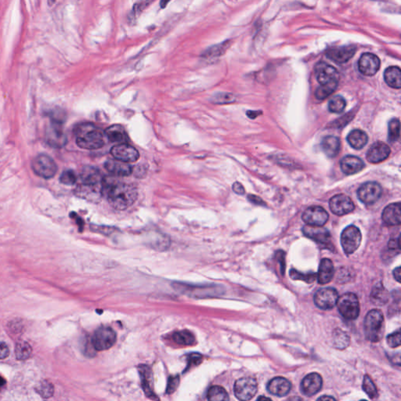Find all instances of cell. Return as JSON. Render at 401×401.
Instances as JSON below:
<instances>
[{
	"label": "cell",
	"mask_w": 401,
	"mask_h": 401,
	"mask_svg": "<svg viewBox=\"0 0 401 401\" xmlns=\"http://www.w3.org/2000/svg\"><path fill=\"white\" fill-rule=\"evenodd\" d=\"M10 354L8 346L5 342H0V360L7 358Z\"/></svg>",
	"instance_id": "cell-50"
},
{
	"label": "cell",
	"mask_w": 401,
	"mask_h": 401,
	"mask_svg": "<svg viewBox=\"0 0 401 401\" xmlns=\"http://www.w3.org/2000/svg\"><path fill=\"white\" fill-rule=\"evenodd\" d=\"M323 384L321 376L317 373L307 375L301 383V390L305 396H312L320 391Z\"/></svg>",
	"instance_id": "cell-19"
},
{
	"label": "cell",
	"mask_w": 401,
	"mask_h": 401,
	"mask_svg": "<svg viewBox=\"0 0 401 401\" xmlns=\"http://www.w3.org/2000/svg\"><path fill=\"white\" fill-rule=\"evenodd\" d=\"M314 74L320 87L335 92L338 87L339 74L334 67L326 62H319L314 68Z\"/></svg>",
	"instance_id": "cell-4"
},
{
	"label": "cell",
	"mask_w": 401,
	"mask_h": 401,
	"mask_svg": "<svg viewBox=\"0 0 401 401\" xmlns=\"http://www.w3.org/2000/svg\"><path fill=\"white\" fill-rule=\"evenodd\" d=\"M5 384L6 380L2 376H0V387H4Z\"/></svg>",
	"instance_id": "cell-59"
},
{
	"label": "cell",
	"mask_w": 401,
	"mask_h": 401,
	"mask_svg": "<svg viewBox=\"0 0 401 401\" xmlns=\"http://www.w3.org/2000/svg\"><path fill=\"white\" fill-rule=\"evenodd\" d=\"M111 156L117 160L127 162V163L136 162L140 158L138 150L126 143L114 146L111 148Z\"/></svg>",
	"instance_id": "cell-16"
},
{
	"label": "cell",
	"mask_w": 401,
	"mask_h": 401,
	"mask_svg": "<svg viewBox=\"0 0 401 401\" xmlns=\"http://www.w3.org/2000/svg\"><path fill=\"white\" fill-rule=\"evenodd\" d=\"M71 216H73V218L76 219V220H77V223H78V224L80 225V228H83V220H82L81 218H80V217L77 216V215L75 214L74 213H71Z\"/></svg>",
	"instance_id": "cell-56"
},
{
	"label": "cell",
	"mask_w": 401,
	"mask_h": 401,
	"mask_svg": "<svg viewBox=\"0 0 401 401\" xmlns=\"http://www.w3.org/2000/svg\"><path fill=\"white\" fill-rule=\"evenodd\" d=\"M230 45H231L230 41L223 42L220 44L214 45V46L205 50L202 53V56L204 58H207V59L221 56L222 55L226 53V50L229 48Z\"/></svg>",
	"instance_id": "cell-34"
},
{
	"label": "cell",
	"mask_w": 401,
	"mask_h": 401,
	"mask_svg": "<svg viewBox=\"0 0 401 401\" xmlns=\"http://www.w3.org/2000/svg\"><path fill=\"white\" fill-rule=\"evenodd\" d=\"M305 236L314 240L319 244H327L330 242L331 235L329 231L321 226H314L307 225L302 229Z\"/></svg>",
	"instance_id": "cell-22"
},
{
	"label": "cell",
	"mask_w": 401,
	"mask_h": 401,
	"mask_svg": "<svg viewBox=\"0 0 401 401\" xmlns=\"http://www.w3.org/2000/svg\"><path fill=\"white\" fill-rule=\"evenodd\" d=\"M207 398L211 401H226L229 399V396L224 388L220 386H214L208 390Z\"/></svg>",
	"instance_id": "cell-38"
},
{
	"label": "cell",
	"mask_w": 401,
	"mask_h": 401,
	"mask_svg": "<svg viewBox=\"0 0 401 401\" xmlns=\"http://www.w3.org/2000/svg\"><path fill=\"white\" fill-rule=\"evenodd\" d=\"M116 342V334L111 328H99L92 336V344L95 350L98 351L108 350L113 347Z\"/></svg>",
	"instance_id": "cell-8"
},
{
	"label": "cell",
	"mask_w": 401,
	"mask_h": 401,
	"mask_svg": "<svg viewBox=\"0 0 401 401\" xmlns=\"http://www.w3.org/2000/svg\"><path fill=\"white\" fill-rule=\"evenodd\" d=\"M37 392L43 398H49L50 396H53V392H54V389H53V386L51 383L49 381H42L38 387H37Z\"/></svg>",
	"instance_id": "cell-44"
},
{
	"label": "cell",
	"mask_w": 401,
	"mask_h": 401,
	"mask_svg": "<svg viewBox=\"0 0 401 401\" xmlns=\"http://www.w3.org/2000/svg\"><path fill=\"white\" fill-rule=\"evenodd\" d=\"M179 381H180V378L179 377H171L168 380V387H167V393L170 394V393H174L177 387L179 386Z\"/></svg>",
	"instance_id": "cell-49"
},
{
	"label": "cell",
	"mask_w": 401,
	"mask_h": 401,
	"mask_svg": "<svg viewBox=\"0 0 401 401\" xmlns=\"http://www.w3.org/2000/svg\"><path fill=\"white\" fill-rule=\"evenodd\" d=\"M345 99L341 96H335L330 100L329 103V109L330 112L341 113L345 109Z\"/></svg>",
	"instance_id": "cell-40"
},
{
	"label": "cell",
	"mask_w": 401,
	"mask_h": 401,
	"mask_svg": "<svg viewBox=\"0 0 401 401\" xmlns=\"http://www.w3.org/2000/svg\"><path fill=\"white\" fill-rule=\"evenodd\" d=\"M75 142L79 147L86 150H97L104 145L105 135L93 124L84 122L77 125L74 129Z\"/></svg>",
	"instance_id": "cell-2"
},
{
	"label": "cell",
	"mask_w": 401,
	"mask_h": 401,
	"mask_svg": "<svg viewBox=\"0 0 401 401\" xmlns=\"http://www.w3.org/2000/svg\"><path fill=\"white\" fill-rule=\"evenodd\" d=\"M390 147L385 143L378 142L374 144L367 153V159L371 163L377 164L388 159L390 156Z\"/></svg>",
	"instance_id": "cell-20"
},
{
	"label": "cell",
	"mask_w": 401,
	"mask_h": 401,
	"mask_svg": "<svg viewBox=\"0 0 401 401\" xmlns=\"http://www.w3.org/2000/svg\"><path fill=\"white\" fill-rule=\"evenodd\" d=\"M347 141L352 147L360 150L366 145L368 141V137L366 132L364 131L354 129L349 133Z\"/></svg>",
	"instance_id": "cell-32"
},
{
	"label": "cell",
	"mask_w": 401,
	"mask_h": 401,
	"mask_svg": "<svg viewBox=\"0 0 401 401\" xmlns=\"http://www.w3.org/2000/svg\"><path fill=\"white\" fill-rule=\"evenodd\" d=\"M318 400H335V399L332 396H323L318 398Z\"/></svg>",
	"instance_id": "cell-58"
},
{
	"label": "cell",
	"mask_w": 401,
	"mask_h": 401,
	"mask_svg": "<svg viewBox=\"0 0 401 401\" xmlns=\"http://www.w3.org/2000/svg\"><path fill=\"white\" fill-rule=\"evenodd\" d=\"M258 399L259 400H263V399H268V400H271V399L268 397H265V396H259V398H258Z\"/></svg>",
	"instance_id": "cell-60"
},
{
	"label": "cell",
	"mask_w": 401,
	"mask_h": 401,
	"mask_svg": "<svg viewBox=\"0 0 401 401\" xmlns=\"http://www.w3.org/2000/svg\"><path fill=\"white\" fill-rule=\"evenodd\" d=\"M332 338H333L332 340H333L334 347H336L337 349L343 350V349L347 348L350 344V337L341 329H335L333 332Z\"/></svg>",
	"instance_id": "cell-37"
},
{
	"label": "cell",
	"mask_w": 401,
	"mask_h": 401,
	"mask_svg": "<svg viewBox=\"0 0 401 401\" xmlns=\"http://www.w3.org/2000/svg\"><path fill=\"white\" fill-rule=\"evenodd\" d=\"M63 116L56 112L50 118V124L46 131V141L51 147L61 148L66 144L67 137L64 132Z\"/></svg>",
	"instance_id": "cell-5"
},
{
	"label": "cell",
	"mask_w": 401,
	"mask_h": 401,
	"mask_svg": "<svg viewBox=\"0 0 401 401\" xmlns=\"http://www.w3.org/2000/svg\"><path fill=\"white\" fill-rule=\"evenodd\" d=\"M381 62L376 55L365 53L358 61V69L361 74L366 76H373L378 72Z\"/></svg>",
	"instance_id": "cell-15"
},
{
	"label": "cell",
	"mask_w": 401,
	"mask_h": 401,
	"mask_svg": "<svg viewBox=\"0 0 401 401\" xmlns=\"http://www.w3.org/2000/svg\"><path fill=\"white\" fill-rule=\"evenodd\" d=\"M249 200L253 203L256 204V205H265L264 202L263 200L261 199L259 197L255 196V195H250L248 196Z\"/></svg>",
	"instance_id": "cell-54"
},
{
	"label": "cell",
	"mask_w": 401,
	"mask_h": 401,
	"mask_svg": "<svg viewBox=\"0 0 401 401\" xmlns=\"http://www.w3.org/2000/svg\"><path fill=\"white\" fill-rule=\"evenodd\" d=\"M381 186L376 182H367L359 187L357 196L360 202L372 205L379 199L381 195Z\"/></svg>",
	"instance_id": "cell-11"
},
{
	"label": "cell",
	"mask_w": 401,
	"mask_h": 401,
	"mask_svg": "<svg viewBox=\"0 0 401 401\" xmlns=\"http://www.w3.org/2000/svg\"><path fill=\"white\" fill-rule=\"evenodd\" d=\"M74 192L75 195L80 198L97 202L102 197V184L88 185L80 183Z\"/></svg>",
	"instance_id": "cell-21"
},
{
	"label": "cell",
	"mask_w": 401,
	"mask_h": 401,
	"mask_svg": "<svg viewBox=\"0 0 401 401\" xmlns=\"http://www.w3.org/2000/svg\"><path fill=\"white\" fill-rule=\"evenodd\" d=\"M362 235L359 228L355 226H349L342 231L341 235V244L347 254L354 253L361 243Z\"/></svg>",
	"instance_id": "cell-9"
},
{
	"label": "cell",
	"mask_w": 401,
	"mask_h": 401,
	"mask_svg": "<svg viewBox=\"0 0 401 401\" xmlns=\"http://www.w3.org/2000/svg\"><path fill=\"white\" fill-rule=\"evenodd\" d=\"M257 381L252 377H244L237 380L235 394L240 400H250L257 393Z\"/></svg>",
	"instance_id": "cell-10"
},
{
	"label": "cell",
	"mask_w": 401,
	"mask_h": 401,
	"mask_svg": "<svg viewBox=\"0 0 401 401\" xmlns=\"http://www.w3.org/2000/svg\"><path fill=\"white\" fill-rule=\"evenodd\" d=\"M152 1L153 0H142L141 2L136 4L133 8H132V11H131L130 15H129L130 20H135L139 15L141 14V12L144 11L151 4Z\"/></svg>",
	"instance_id": "cell-45"
},
{
	"label": "cell",
	"mask_w": 401,
	"mask_h": 401,
	"mask_svg": "<svg viewBox=\"0 0 401 401\" xmlns=\"http://www.w3.org/2000/svg\"><path fill=\"white\" fill-rule=\"evenodd\" d=\"M388 247L391 250H400V242H399V237L397 239L390 240L388 243Z\"/></svg>",
	"instance_id": "cell-53"
},
{
	"label": "cell",
	"mask_w": 401,
	"mask_h": 401,
	"mask_svg": "<svg viewBox=\"0 0 401 401\" xmlns=\"http://www.w3.org/2000/svg\"><path fill=\"white\" fill-rule=\"evenodd\" d=\"M54 1L55 0H49V4H50V5H52V4L54 3Z\"/></svg>",
	"instance_id": "cell-61"
},
{
	"label": "cell",
	"mask_w": 401,
	"mask_h": 401,
	"mask_svg": "<svg viewBox=\"0 0 401 401\" xmlns=\"http://www.w3.org/2000/svg\"><path fill=\"white\" fill-rule=\"evenodd\" d=\"M400 268L399 266H398V268H396V269H394V271H393V276H394L395 279L396 280V281L397 282L400 283L401 281V275H400Z\"/></svg>",
	"instance_id": "cell-55"
},
{
	"label": "cell",
	"mask_w": 401,
	"mask_h": 401,
	"mask_svg": "<svg viewBox=\"0 0 401 401\" xmlns=\"http://www.w3.org/2000/svg\"><path fill=\"white\" fill-rule=\"evenodd\" d=\"M341 169L347 175L358 174L365 168V163L357 156H347L341 160Z\"/></svg>",
	"instance_id": "cell-24"
},
{
	"label": "cell",
	"mask_w": 401,
	"mask_h": 401,
	"mask_svg": "<svg viewBox=\"0 0 401 401\" xmlns=\"http://www.w3.org/2000/svg\"><path fill=\"white\" fill-rule=\"evenodd\" d=\"M171 0H161L160 2V7L161 8L164 9L165 8V7H167V5H168V4H169V2H170Z\"/></svg>",
	"instance_id": "cell-57"
},
{
	"label": "cell",
	"mask_w": 401,
	"mask_h": 401,
	"mask_svg": "<svg viewBox=\"0 0 401 401\" xmlns=\"http://www.w3.org/2000/svg\"><path fill=\"white\" fill-rule=\"evenodd\" d=\"M290 277L293 280H301V281H305L307 283H312L317 278V274L315 273L304 274V273L299 272L296 270L292 269L290 271Z\"/></svg>",
	"instance_id": "cell-42"
},
{
	"label": "cell",
	"mask_w": 401,
	"mask_h": 401,
	"mask_svg": "<svg viewBox=\"0 0 401 401\" xmlns=\"http://www.w3.org/2000/svg\"><path fill=\"white\" fill-rule=\"evenodd\" d=\"M202 356L199 355V354H197V353H195V354H192V355L189 357L188 364L190 366H193V365H198L200 363H201V362H202Z\"/></svg>",
	"instance_id": "cell-51"
},
{
	"label": "cell",
	"mask_w": 401,
	"mask_h": 401,
	"mask_svg": "<svg viewBox=\"0 0 401 401\" xmlns=\"http://www.w3.org/2000/svg\"><path fill=\"white\" fill-rule=\"evenodd\" d=\"M78 177L73 170H66L60 177V182L65 185H74L77 182Z\"/></svg>",
	"instance_id": "cell-47"
},
{
	"label": "cell",
	"mask_w": 401,
	"mask_h": 401,
	"mask_svg": "<svg viewBox=\"0 0 401 401\" xmlns=\"http://www.w3.org/2000/svg\"><path fill=\"white\" fill-rule=\"evenodd\" d=\"M232 188H233L234 192H235V193L238 194V195H244V192H244V187H243V185L241 184V183H238V182L234 183Z\"/></svg>",
	"instance_id": "cell-52"
},
{
	"label": "cell",
	"mask_w": 401,
	"mask_h": 401,
	"mask_svg": "<svg viewBox=\"0 0 401 401\" xmlns=\"http://www.w3.org/2000/svg\"><path fill=\"white\" fill-rule=\"evenodd\" d=\"M385 82L394 89L401 88V71L399 67L392 66L387 68L384 72Z\"/></svg>",
	"instance_id": "cell-31"
},
{
	"label": "cell",
	"mask_w": 401,
	"mask_h": 401,
	"mask_svg": "<svg viewBox=\"0 0 401 401\" xmlns=\"http://www.w3.org/2000/svg\"><path fill=\"white\" fill-rule=\"evenodd\" d=\"M329 218V213L320 206L309 207L302 214V220L310 226H323Z\"/></svg>",
	"instance_id": "cell-13"
},
{
	"label": "cell",
	"mask_w": 401,
	"mask_h": 401,
	"mask_svg": "<svg viewBox=\"0 0 401 401\" xmlns=\"http://www.w3.org/2000/svg\"><path fill=\"white\" fill-rule=\"evenodd\" d=\"M292 385L290 381L283 377H276L269 381L268 390L271 394L277 396H286L290 392Z\"/></svg>",
	"instance_id": "cell-25"
},
{
	"label": "cell",
	"mask_w": 401,
	"mask_h": 401,
	"mask_svg": "<svg viewBox=\"0 0 401 401\" xmlns=\"http://www.w3.org/2000/svg\"><path fill=\"white\" fill-rule=\"evenodd\" d=\"M387 341L388 345L392 348H396V347H399L401 342V334L399 329L395 332L394 333L388 335Z\"/></svg>",
	"instance_id": "cell-48"
},
{
	"label": "cell",
	"mask_w": 401,
	"mask_h": 401,
	"mask_svg": "<svg viewBox=\"0 0 401 401\" xmlns=\"http://www.w3.org/2000/svg\"><path fill=\"white\" fill-rule=\"evenodd\" d=\"M365 332L370 342H378L384 333V317L381 311L372 310L367 314L365 320Z\"/></svg>",
	"instance_id": "cell-3"
},
{
	"label": "cell",
	"mask_w": 401,
	"mask_h": 401,
	"mask_svg": "<svg viewBox=\"0 0 401 401\" xmlns=\"http://www.w3.org/2000/svg\"><path fill=\"white\" fill-rule=\"evenodd\" d=\"M176 289L195 298L212 297L217 294L218 290L217 287H212L211 285L193 286L187 284H178Z\"/></svg>",
	"instance_id": "cell-17"
},
{
	"label": "cell",
	"mask_w": 401,
	"mask_h": 401,
	"mask_svg": "<svg viewBox=\"0 0 401 401\" xmlns=\"http://www.w3.org/2000/svg\"><path fill=\"white\" fill-rule=\"evenodd\" d=\"M235 101V96L231 93H227V92L217 93L212 98V101L217 104H229V103L234 102Z\"/></svg>",
	"instance_id": "cell-46"
},
{
	"label": "cell",
	"mask_w": 401,
	"mask_h": 401,
	"mask_svg": "<svg viewBox=\"0 0 401 401\" xmlns=\"http://www.w3.org/2000/svg\"><path fill=\"white\" fill-rule=\"evenodd\" d=\"M338 299V292L333 288H324L316 292L314 302L321 310H331L336 305Z\"/></svg>",
	"instance_id": "cell-12"
},
{
	"label": "cell",
	"mask_w": 401,
	"mask_h": 401,
	"mask_svg": "<svg viewBox=\"0 0 401 401\" xmlns=\"http://www.w3.org/2000/svg\"><path fill=\"white\" fill-rule=\"evenodd\" d=\"M322 150L329 158H335L340 150V141L338 137L328 136L322 140Z\"/></svg>",
	"instance_id": "cell-30"
},
{
	"label": "cell",
	"mask_w": 401,
	"mask_h": 401,
	"mask_svg": "<svg viewBox=\"0 0 401 401\" xmlns=\"http://www.w3.org/2000/svg\"><path fill=\"white\" fill-rule=\"evenodd\" d=\"M174 342L179 345L192 346L195 342V337L190 331L177 332L173 335Z\"/></svg>",
	"instance_id": "cell-36"
},
{
	"label": "cell",
	"mask_w": 401,
	"mask_h": 401,
	"mask_svg": "<svg viewBox=\"0 0 401 401\" xmlns=\"http://www.w3.org/2000/svg\"><path fill=\"white\" fill-rule=\"evenodd\" d=\"M399 137V121L397 119H393L389 123V141L390 142H396Z\"/></svg>",
	"instance_id": "cell-43"
},
{
	"label": "cell",
	"mask_w": 401,
	"mask_h": 401,
	"mask_svg": "<svg viewBox=\"0 0 401 401\" xmlns=\"http://www.w3.org/2000/svg\"><path fill=\"white\" fill-rule=\"evenodd\" d=\"M139 372L141 374V378L142 380V387L144 392H145L146 394L149 397L154 398L155 393H153L151 389L152 379L150 369H149L148 367L142 365V366L140 367Z\"/></svg>",
	"instance_id": "cell-35"
},
{
	"label": "cell",
	"mask_w": 401,
	"mask_h": 401,
	"mask_svg": "<svg viewBox=\"0 0 401 401\" xmlns=\"http://www.w3.org/2000/svg\"><path fill=\"white\" fill-rule=\"evenodd\" d=\"M363 390L368 394V396L372 399H375L378 396V391H377L375 383L372 381V378L368 375H365L363 380Z\"/></svg>",
	"instance_id": "cell-41"
},
{
	"label": "cell",
	"mask_w": 401,
	"mask_h": 401,
	"mask_svg": "<svg viewBox=\"0 0 401 401\" xmlns=\"http://www.w3.org/2000/svg\"><path fill=\"white\" fill-rule=\"evenodd\" d=\"M388 291L381 283L377 284L372 289L371 294V300L375 305H383L389 301Z\"/></svg>",
	"instance_id": "cell-33"
},
{
	"label": "cell",
	"mask_w": 401,
	"mask_h": 401,
	"mask_svg": "<svg viewBox=\"0 0 401 401\" xmlns=\"http://www.w3.org/2000/svg\"><path fill=\"white\" fill-rule=\"evenodd\" d=\"M331 211L337 216L349 214L355 208V205L350 197L345 195H337L332 197L329 202Z\"/></svg>",
	"instance_id": "cell-14"
},
{
	"label": "cell",
	"mask_w": 401,
	"mask_h": 401,
	"mask_svg": "<svg viewBox=\"0 0 401 401\" xmlns=\"http://www.w3.org/2000/svg\"><path fill=\"white\" fill-rule=\"evenodd\" d=\"M334 274H335V268L332 261L329 259H322L320 261L318 274L317 275L318 282L320 284H328L332 281Z\"/></svg>",
	"instance_id": "cell-28"
},
{
	"label": "cell",
	"mask_w": 401,
	"mask_h": 401,
	"mask_svg": "<svg viewBox=\"0 0 401 401\" xmlns=\"http://www.w3.org/2000/svg\"><path fill=\"white\" fill-rule=\"evenodd\" d=\"M32 168L36 175L46 180L53 178L58 171L56 162L45 154L39 155L32 160Z\"/></svg>",
	"instance_id": "cell-7"
},
{
	"label": "cell",
	"mask_w": 401,
	"mask_h": 401,
	"mask_svg": "<svg viewBox=\"0 0 401 401\" xmlns=\"http://www.w3.org/2000/svg\"><path fill=\"white\" fill-rule=\"evenodd\" d=\"M106 138L108 139L112 143H126L129 140L127 133L124 128L121 125H113L106 129L104 132Z\"/></svg>",
	"instance_id": "cell-29"
},
{
	"label": "cell",
	"mask_w": 401,
	"mask_h": 401,
	"mask_svg": "<svg viewBox=\"0 0 401 401\" xmlns=\"http://www.w3.org/2000/svg\"><path fill=\"white\" fill-rule=\"evenodd\" d=\"M355 53L356 48L354 46H340L328 50L326 51V56L335 63L344 64L350 61Z\"/></svg>",
	"instance_id": "cell-18"
},
{
	"label": "cell",
	"mask_w": 401,
	"mask_h": 401,
	"mask_svg": "<svg viewBox=\"0 0 401 401\" xmlns=\"http://www.w3.org/2000/svg\"><path fill=\"white\" fill-rule=\"evenodd\" d=\"M81 183L88 185H101L104 177L98 168L92 166H86L82 169L80 175Z\"/></svg>",
	"instance_id": "cell-27"
},
{
	"label": "cell",
	"mask_w": 401,
	"mask_h": 401,
	"mask_svg": "<svg viewBox=\"0 0 401 401\" xmlns=\"http://www.w3.org/2000/svg\"><path fill=\"white\" fill-rule=\"evenodd\" d=\"M338 309L341 315L347 320H355L360 314V303L357 296L353 293H346L337 301Z\"/></svg>",
	"instance_id": "cell-6"
},
{
	"label": "cell",
	"mask_w": 401,
	"mask_h": 401,
	"mask_svg": "<svg viewBox=\"0 0 401 401\" xmlns=\"http://www.w3.org/2000/svg\"><path fill=\"white\" fill-rule=\"evenodd\" d=\"M102 196L107 198L113 208L125 210L136 202L137 192L132 185L121 183L111 177H105L102 180Z\"/></svg>",
	"instance_id": "cell-1"
},
{
	"label": "cell",
	"mask_w": 401,
	"mask_h": 401,
	"mask_svg": "<svg viewBox=\"0 0 401 401\" xmlns=\"http://www.w3.org/2000/svg\"><path fill=\"white\" fill-rule=\"evenodd\" d=\"M383 222L389 226H397L400 224V204L393 203L386 207L381 214Z\"/></svg>",
	"instance_id": "cell-26"
},
{
	"label": "cell",
	"mask_w": 401,
	"mask_h": 401,
	"mask_svg": "<svg viewBox=\"0 0 401 401\" xmlns=\"http://www.w3.org/2000/svg\"><path fill=\"white\" fill-rule=\"evenodd\" d=\"M32 349L31 346L25 341L17 342L15 347V354L18 360H25L29 358L32 354Z\"/></svg>",
	"instance_id": "cell-39"
},
{
	"label": "cell",
	"mask_w": 401,
	"mask_h": 401,
	"mask_svg": "<svg viewBox=\"0 0 401 401\" xmlns=\"http://www.w3.org/2000/svg\"><path fill=\"white\" fill-rule=\"evenodd\" d=\"M104 168L107 172L117 177H128L133 170L129 163L119 160H107L104 163Z\"/></svg>",
	"instance_id": "cell-23"
}]
</instances>
